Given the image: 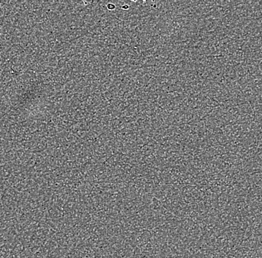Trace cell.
Listing matches in <instances>:
<instances>
[{
  "label": "cell",
  "instance_id": "1",
  "mask_svg": "<svg viewBox=\"0 0 262 258\" xmlns=\"http://www.w3.org/2000/svg\"><path fill=\"white\" fill-rule=\"evenodd\" d=\"M115 8H116V6H115V5L114 4H108L107 5V9H114Z\"/></svg>",
  "mask_w": 262,
  "mask_h": 258
}]
</instances>
